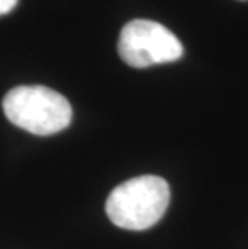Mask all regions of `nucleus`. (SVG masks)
<instances>
[{"label":"nucleus","instance_id":"obj_3","mask_svg":"<svg viewBox=\"0 0 248 249\" xmlns=\"http://www.w3.org/2000/svg\"><path fill=\"white\" fill-rule=\"evenodd\" d=\"M118 53L126 65L144 70L181 60L184 47L168 28L152 19H133L121 29Z\"/></svg>","mask_w":248,"mask_h":249},{"label":"nucleus","instance_id":"obj_2","mask_svg":"<svg viewBox=\"0 0 248 249\" xmlns=\"http://www.w3.org/2000/svg\"><path fill=\"white\" fill-rule=\"evenodd\" d=\"M2 105L10 123L34 135L58 134L73 118L70 102L44 86L15 87L5 95Z\"/></svg>","mask_w":248,"mask_h":249},{"label":"nucleus","instance_id":"obj_4","mask_svg":"<svg viewBox=\"0 0 248 249\" xmlns=\"http://www.w3.org/2000/svg\"><path fill=\"white\" fill-rule=\"evenodd\" d=\"M17 3H18V0H0V17L12 12V10L17 7Z\"/></svg>","mask_w":248,"mask_h":249},{"label":"nucleus","instance_id":"obj_1","mask_svg":"<svg viewBox=\"0 0 248 249\" xmlns=\"http://www.w3.org/2000/svg\"><path fill=\"white\" fill-rule=\"evenodd\" d=\"M170 185L158 176H140L118 185L107 199V215L124 230H147L170 206Z\"/></svg>","mask_w":248,"mask_h":249}]
</instances>
